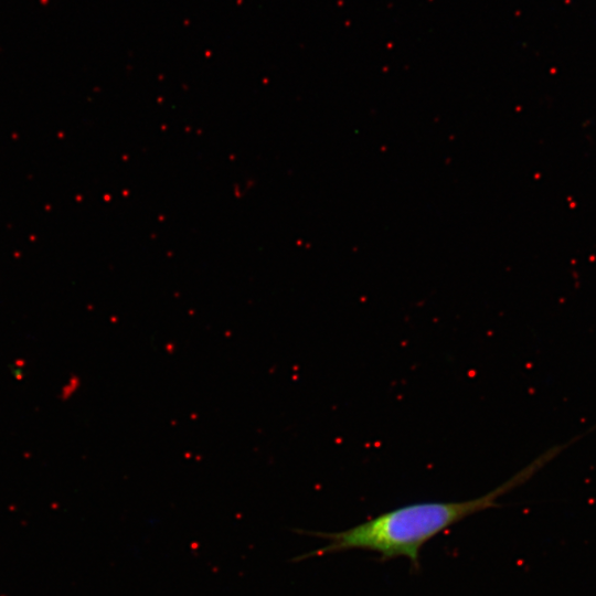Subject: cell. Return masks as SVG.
Here are the masks:
<instances>
[{
	"label": "cell",
	"mask_w": 596,
	"mask_h": 596,
	"mask_svg": "<svg viewBox=\"0 0 596 596\" xmlns=\"http://www.w3.org/2000/svg\"><path fill=\"white\" fill-rule=\"evenodd\" d=\"M565 447L566 445H561L546 450L510 479L478 498L406 504L339 532L294 530L299 534L323 539L328 544L298 555L292 561L299 562L350 550H365L377 553L380 561L406 557L417 571L421 550L428 541L475 513L499 507L497 501L500 497L528 481Z\"/></svg>",
	"instance_id": "cell-1"
}]
</instances>
